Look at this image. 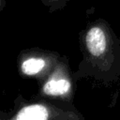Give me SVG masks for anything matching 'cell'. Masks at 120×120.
Listing matches in <instances>:
<instances>
[{
    "label": "cell",
    "instance_id": "1",
    "mask_svg": "<svg viewBox=\"0 0 120 120\" xmlns=\"http://www.w3.org/2000/svg\"><path fill=\"white\" fill-rule=\"evenodd\" d=\"M112 38L105 30V25L94 24L90 26L83 38L84 62L89 63L90 68H109L112 58Z\"/></svg>",
    "mask_w": 120,
    "mask_h": 120
},
{
    "label": "cell",
    "instance_id": "2",
    "mask_svg": "<svg viewBox=\"0 0 120 120\" xmlns=\"http://www.w3.org/2000/svg\"><path fill=\"white\" fill-rule=\"evenodd\" d=\"M61 112H67V110H59L57 107L52 106V104L46 102H35L25 104L22 106L16 114L11 116V119L16 120H25V119H52V118H62Z\"/></svg>",
    "mask_w": 120,
    "mask_h": 120
},
{
    "label": "cell",
    "instance_id": "3",
    "mask_svg": "<svg viewBox=\"0 0 120 120\" xmlns=\"http://www.w3.org/2000/svg\"><path fill=\"white\" fill-rule=\"evenodd\" d=\"M71 90V83L68 79L63 76L54 75L49 78L42 85L41 91L46 96L60 97L68 94Z\"/></svg>",
    "mask_w": 120,
    "mask_h": 120
},
{
    "label": "cell",
    "instance_id": "4",
    "mask_svg": "<svg viewBox=\"0 0 120 120\" xmlns=\"http://www.w3.org/2000/svg\"><path fill=\"white\" fill-rule=\"evenodd\" d=\"M46 66L47 63L43 57L31 56L21 63V71L26 76H35L39 74Z\"/></svg>",
    "mask_w": 120,
    "mask_h": 120
},
{
    "label": "cell",
    "instance_id": "5",
    "mask_svg": "<svg viewBox=\"0 0 120 120\" xmlns=\"http://www.w3.org/2000/svg\"><path fill=\"white\" fill-rule=\"evenodd\" d=\"M68 1H69V0H43L44 4L47 5L48 7L52 8V9L61 8Z\"/></svg>",
    "mask_w": 120,
    "mask_h": 120
}]
</instances>
